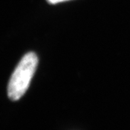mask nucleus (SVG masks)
Instances as JSON below:
<instances>
[{
  "label": "nucleus",
  "instance_id": "f257e3e1",
  "mask_svg": "<svg viewBox=\"0 0 130 130\" xmlns=\"http://www.w3.org/2000/svg\"><path fill=\"white\" fill-rule=\"evenodd\" d=\"M38 58L35 53H28L16 66L9 81L8 96L11 100L18 101L24 95L36 69Z\"/></svg>",
  "mask_w": 130,
  "mask_h": 130
},
{
  "label": "nucleus",
  "instance_id": "f03ea898",
  "mask_svg": "<svg viewBox=\"0 0 130 130\" xmlns=\"http://www.w3.org/2000/svg\"><path fill=\"white\" fill-rule=\"evenodd\" d=\"M67 1H69V0H46L47 2L51 4H56L57 3H60Z\"/></svg>",
  "mask_w": 130,
  "mask_h": 130
}]
</instances>
